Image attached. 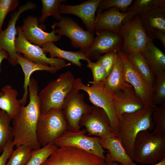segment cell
Returning a JSON list of instances; mask_svg holds the SVG:
<instances>
[{"mask_svg": "<svg viewBox=\"0 0 165 165\" xmlns=\"http://www.w3.org/2000/svg\"><path fill=\"white\" fill-rule=\"evenodd\" d=\"M44 53H49L50 58H57L67 60L71 63L81 68V60L86 61L88 63L91 61L85 54L79 51L77 52L68 51L57 47L52 42H47L42 46Z\"/></svg>", "mask_w": 165, "mask_h": 165, "instance_id": "cell-26", "label": "cell"}, {"mask_svg": "<svg viewBox=\"0 0 165 165\" xmlns=\"http://www.w3.org/2000/svg\"><path fill=\"white\" fill-rule=\"evenodd\" d=\"M11 120L6 112L0 109V152L7 143L13 141Z\"/></svg>", "mask_w": 165, "mask_h": 165, "instance_id": "cell-30", "label": "cell"}, {"mask_svg": "<svg viewBox=\"0 0 165 165\" xmlns=\"http://www.w3.org/2000/svg\"><path fill=\"white\" fill-rule=\"evenodd\" d=\"M38 82L34 78L31 79L28 90L30 101L21 108L12 120L13 143L16 147L24 145L36 150L41 148L36 135L37 123L41 115L38 97Z\"/></svg>", "mask_w": 165, "mask_h": 165, "instance_id": "cell-1", "label": "cell"}, {"mask_svg": "<svg viewBox=\"0 0 165 165\" xmlns=\"http://www.w3.org/2000/svg\"><path fill=\"white\" fill-rule=\"evenodd\" d=\"M118 56L117 53L112 51L100 56L98 61L104 68L107 77L111 73Z\"/></svg>", "mask_w": 165, "mask_h": 165, "instance_id": "cell-39", "label": "cell"}, {"mask_svg": "<svg viewBox=\"0 0 165 165\" xmlns=\"http://www.w3.org/2000/svg\"><path fill=\"white\" fill-rule=\"evenodd\" d=\"M137 14L135 11L121 12L117 8L113 7L95 16L94 33L101 30L119 33L122 26Z\"/></svg>", "mask_w": 165, "mask_h": 165, "instance_id": "cell-18", "label": "cell"}, {"mask_svg": "<svg viewBox=\"0 0 165 165\" xmlns=\"http://www.w3.org/2000/svg\"><path fill=\"white\" fill-rule=\"evenodd\" d=\"M55 165H107L98 156L72 146L57 147L47 160Z\"/></svg>", "mask_w": 165, "mask_h": 165, "instance_id": "cell-7", "label": "cell"}, {"mask_svg": "<svg viewBox=\"0 0 165 165\" xmlns=\"http://www.w3.org/2000/svg\"><path fill=\"white\" fill-rule=\"evenodd\" d=\"M101 0H88L75 5L61 4L59 11L60 14H71L79 17L82 20L87 31L94 34L95 14Z\"/></svg>", "mask_w": 165, "mask_h": 165, "instance_id": "cell-20", "label": "cell"}, {"mask_svg": "<svg viewBox=\"0 0 165 165\" xmlns=\"http://www.w3.org/2000/svg\"><path fill=\"white\" fill-rule=\"evenodd\" d=\"M153 108H144L132 113H124L119 119V137L127 154L133 160V145L140 131L153 129Z\"/></svg>", "mask_w": 165, "mask_h": 165, "instance_id": "cell-2", "label": "cell"}, {"mask_svg": "<svg viewBox=\"0 0 165 165\" xmlns=\"http://www.w3.org/2000/svg\"><path fill=\"white\" fill-rule=\"evenodd\" d=\"M75 79L68 71L50 82L38 94L41 115L55 110L62 109L67 97L75 89Z\"/></svg>", "mask_w": 165, "mask_h": 165, "instance_id": "cell-3", "label": "cell"}, {"mask_svg": "<svg viewBox=\"0 0 165 165\" xmlns=\"http://www.w3.org/2000/svg\"><path fill=\"white\" fill-rule=\"evenodd\" d=\"M14 145L13 141L7 143L0 156V165H6V162L9 158L13 150Z\"/></svg>", "mask_w": 165, "mask_h": 165, "instance_id": "cell-40", "label": "cell"}, {"mask_svg": "<svg viewBox=\"0 0 165 165\" xmlns=\"http://www.w3.org/2000/svg\"><path fill=\"white\" fill-rule=\"evenodd\" d=\"M23 24L20 27L22 34L24 37L31 43L39 46H42L49 42H56L60 40L61 37L54 33L55 23L51 25L52 31L50 33L46 32V25H39L37 16H28L23 20Z\"/></svg>", "mask_w": 165, "mask_h": 165, "instance_id": "cell-17", "label": "cell"}, {"mask_svg": "<svg viewBox=\"0 0 165 165\" xmlns=\"http://www.w3.org/2000/svg\"><path fill=\"white\" fill-rule=\"evenodd\" d=\"M140 19L147 35L156 31L165 33V8H156L140 15Z\"/></svg>", "mask_w": 165, "mask_h": 165, "instance_id": "cell-23", "label": "cell"}, {"mask_svg": "<svg viewBox=\"0 0 165 165\" xmlns=\"http://www.w3.org/2000/svg\"><path fill=\"white\" fill-rule=\"evenodd\" d=\"M141 54L147 61L154 76L156 77L165 72V55L152 41L147 43Z\"/></svg>", "mask_w": 165, "mask_h": 165, "instance_id": "cell-24", "label": "cell"}, {"mask_svg": "<svg viewBox=\"0 0 165 165\" xmlns=\"http://www.w3.org/2000/svg\"><path fill=\"white\" fill-rule=\"evenodd\" d=\"M37 6L32 2H28L24 5L19 7V9L14 11L11 15L6 28L0 32V48L6 51L9 57V62L13 66L18 64L17 62V53L15 48L16 35L17 34L16 27V22L20 15L23 12L35 9Z\"/></svg>", "mask_w": 165, "mask_h": 165, "instance_id": "cell-15", "label": "cell"}, {"mask_svg": "<svg viewBox=\"0 0 165 165\" xmlns=\"http://www.w3.org/2000/svg\"><path fill=\"white\" fill-rule=\"evenodd\" d=\"M154 87L155 91L153 103L156 105L165 102V72L156 76Z\"/></svg>", "mask_w": 165, "mask_h": 165, "instance_id": "cell-36", "label": "cell"}, {"mask_svg": "<svg viewBox=\"0 0 165 165\" xmlns=\"http://www.w3.org/2000/svg\"><path fill=\"white\" fill-rule=\"evenodd\" d=\"M32 150L24 145L13 150L6 165H26L30 160Z\"/></svg>", "mask_w": 165, "mask_h": 165, "instance_id": "cell-33", "label": "cell"}, {"mask_svg": "<svg viewBox=\"0 0 165 165\" xmlns=\"http://www.w3.org/2000/svg\"><path fill=\"white\" fill-rule=\"evenodd\" d=\"M9 57V55L5 50L0 48V72L1 71L0 65L2 61L4 59H8ZM3 93L0 91V96L2 95Z\"/></svg>", "mask_w": 165, "mask_h": 165, "instance_id": "cell-42", "label": "cell"}, {"mask_svg": "<svg viewBox=\"0 0 165 165\" xmlns=\"http://www.w3.org/2000/svg\"><path fill=\"white\" fill-rule=\"evenodd\" d=\"M41 165H55L50 163L47 160L42 163Z\"/></svg>", "mask_w": 165, "mask_h": 165, "instance_id": "cell-44", "label": "cell"}, {"mask_svg": "<svg viewBox=\"0 0 165 165\" xmlns=\"http://www.w3.org/2000/svg\"><path fill=\"white\" fill-rule=\"evenodd\" d=\"M97 35L94 42L85 53L90 60L99 58L104 53L112 51L118 53L122 50L123 39L119 33L101 30L96 32Z\"/></svg>", "mask_w": 165, "mask_h": 165, "instance_id": "cell-16", "label": "cell"}, {"mask_svg": "<svg viewBox=\"0 0 165 165\" xmlns=\"http://www.w3.org/2000/svg\"><path fill=\"white\" fill-rule=\"evenodd\" d=\"M75 88L64 101L62 110L69 131L76 132L80 130V120L83 115L91 111L93 106L84 101V95Z\"/></svg>", "mask_w": 165, "mask_h": 165, "instance_id": "cell-10", "label": "cell"}, {"mask_svg": "<svg viewBox=\"0 0 165 165\" xmlns=\"http://www.w3.org/2000/svg\"><path fill=\"white\" fill-rule=\"evenodd\" d=\"M113 162L111 161H108L107 162V165H112Z\"/></svg>", "mask_w": 165, "mask_h": 165, "instance_id": "cell-45", "label": "cell"}, {"mask_svg": "<svg viewBox=\"0 0 165 165\" xmlns=\"http://www.w3.org/2000/svg\"><path fill=\"white\" fill-rule=\"evenodd\" d=\"M123 60L118 54L111 73L105 80L100 82L105 90L110 94H112L126 87L132 86L124 80L123 75Z\"/></svg>", "mask_w": 165, "mask_h": 165, "instance_id": "cell-25", "label": "cell"}, {"mask_svg": "<svg viewBox=\"0 0 165 165\" xmlns=\"http://www.w3.org/2000/svg\"><path fill=\"white\" fill-rule=\"evenodd\" d=\"M152 40L157 39L160 40L163 47L165 48V33L161 31H156L147 35Z\"/></svg>", "mask_w": 165, "mask_h": 165, "instance_id": "cell-41", "label": "cell"}, {"mask_svg": "<svg viewBox=\"0 0 165 165\" xmlns=\"http://www.w3.org/2000/svg\"><path fill=\"white\" fill-rule=\"evenodd\" d=\"M3 93L0 96V109L4 111L12 120L17 114L21 107L19 100L17 99V90L9 85L3 86Z\"/></svg>", "mask_w": 165, "mask_h": 165, "instance_id": "cell-27", "label": "cell"}, {"mask_svg": "<svg viewBox=\"0 0 165 165\" xmlns=\"http://www.w3.org/2000/svg\"><path fill=\"white\" fill-rule=\"evenodd\" d=\"M123 62V75L125 82L129 83L135 93L141 99L146 108H154L156 106L153 103L155 87L150 86L129 61L121 51L117 53Z\"/></svg>", "mask_w": 165, "mask_h": 165, "instance_id": "cell-12", "label": "cell"}, {"mask_svg": "<svg viewBox=\"0 0 165 165\" xmlns=\"http://www.w3.org/2000/svg\"><path fill=\"white\" fill-rule=\"evenodd\" d=\"M66 0H41L42 4V15L38 19L40 25L44 26V24L47 17L52 16L54 19L60 21L63 16L59 11L60 5Z\"/></svg>", "mask_w": 165, "mask_h": 165, "instance_id": "cell-29", "label": "cell"}, {"mask_svg": "<svg viewBox=\"0 0 165 165\" xmlns=\"http://www.w3.org/2000/svg\"><path fill=\"white\" fill-rule=\"evenodd\" d=\"M133 160L153 165L165 159V136L155 135L148 130L137 135L133 145Z\"/></svg>", "mask_w": 165, "mask_h": 165, "instance_id": "cell-4", "label": "cell"}, {"mask_svg": "<svg viewBox=\"0 0 165 165\" xmlns=\"http://www.w3.org/2000/svg\"><path fill=\"white\" fill-rule=\"evenodd\" d=\"M86 129L73 132L66 130L54 141L58 147H75L95 154L106 160L105 151L100 142V138L86 135Z\"/></svg>", "mask_w": 165, "mask_h": 165, "instance_id": "cell-11", "label": "cell"}, {"mask_svg": "<svg viewBox=\"0 0 165 165\" xmlns=\"http://www.w3.org/2000/svg\"><path fill=\"white\" fill-rule=\"evenodd\" d=\"M19 3L18 0H0V32L7 14L14 11Z\"/></svg>", "mask_w": 165, "mask_h": 165, "instance_id": "cell-38", "label": "cell"}, {"mask_svg": "<svg viewBox=\"0 0 165 165\" xmlns=\"http://www.w3.org/2000/svg\"><path fill=\"white\" fill-rule=\"evenodd\" d=\"M17 36L15 41V48L17 53L22 54L28 59L38 64L53 67H63L70 66L63 59L46 57L43 49L27 40L23 35L20 26L16 27Z\"/></svg>", "mask_w": 165, "mask_h": 165, "instance_id": "cell-13", "label": "cell"}, {"mask_svg": "<svg viewBox=\"0 0 165 165\" xmlns=\"http://www.w3.org/2000/svg\"><path fill=\"white\" fill-rule=\"evenodd\" d=\"M133 0H101L97 7V15L102 13L104 10L115 7L118 8L122 13L127 12Z\"/></svg>", "mask_w": 165, "mask_h": 165, "instance_id": "cell-35", "label": "cell"}, {"mask_svg": "<svg viewBox=\"0 0 165 165\" xmlns=\"http://www.w3.org/2000/svg\"><path fill=\"white\" fill-rule=\"evenodd\" d=\"M100 144L108 150L107 162H118L123 165H137L127 154L121 140L118 136L100 138Z\"/></svg>", "mask_w": 165, "mask_h": 165, "instance_id": "cell-21", "label": "cell"}, {"mask_svg": "<svg viewBox=\"0 0 165 165\" xmlns=\"http://www.w3.org/2000/svg\"><path fill=\"white\" fill-rule=\"evenodd\" d=\"M114 105L119 119L124 113H132L142 109L145 105L132 87H126L112 94Z\"/></svg>", "mask_w": 165, "mask_h": 165, "instance_id": "cell-19", "label": "cell"}, {"mask_svg": "<svg viewBox=\"0 0 165 165\" xmlns=\"http://www.w3.org/2000/svg\"><path fill=\"white\" fill-rule=\"evenodd\" d=\"M152 117L155 127L152 133L165 136V102L153 108Z\"/></svg>", "mask_w": 165, "mask_h": 165, "instance_id": "cell-34", "label": "cell"}, {"mask_svg": "<svg viewBox=\"0 0 165 165\" xmlns=\"http://www.w3.org/2000/svg\"><path fill=\"white\" fill-rule=\"evenodd\" d=\"M54 23L55 27H58L54 29L55 34L68 38L72 46L79 49L81 52L85 53L93 44L94 35L84 30L71 18L63 16L60 21Z\"/></svg>", "mask_w": 165, "mask_h": 165, "instance_id": "cell-9", "label": "cell"}, {"mask_svg": "<svg viewBox=\"0 0 165 165\" xmlns=\"http://www.w3.org/2000/svg\"><path fill=\"white\" fill-rule=\"evenodd\" d=\"M129 61L151 87L155 84L154 75L147 61L141 53L133 52L126 55Z\"/></svg>", "mask_w": 165, "mask_h": 165, "instance_id": "cell-28", "label": "cell"}, {"mask_svg": "<svg viewBox=\"0 0 165 165\" xmlns=\"http://www.w3.org/2000/svg\"><path fill=\"white\" fill-rule=\"evenodd\" d=\"M119 34L123 39L121 51L126 55L133 52L141 53L147 43L153 41L146 34L138 14L126 22Z\"/></svg>", "mask_w": 165, "mask_h": 165, "instance_id": "cell-8", "label": "cell"}, {"mask_svg": "<svg viewBox=\"0 0 165 165\" xmlns=\"http://www.w3.org/2000/svg\"><path fill=\"white\" fill-rule=\"evenodd\" d=\"M74 87L86 93L90 102L104 110L108 117L111 127L118 134L119 119L112 94L107 92L100 82L88 86L84 84L79 77L75 79Z\"/></svg>", "mask_w": 165, "mask_h": 165, "instance_id": "cell-6", "label": "cell"}, {"mask_svg": "<svg viewBox=\"0 0 165 165\" xmlns=\"http://www.w3.org/2000/svg\"><path fill=\"white\" fill-rule=\"evenodd\" d=\"M17 53V62L21 66L24 75L23 88L24 92L22 98L19 100L22 105L24 106L27 102L28 87L31 74L36 71H45L55 73L62 69L63 67H53L39 64L28 59L22 54Z\"/></svg>", "mask_w": 165, "mask_h": 165, "instance_id": "cell-22", "label": "cell"}, {"mask_svg": "<svg viewBox=\"0 0 165 165\" xmlns=\"http://www.w3.org/2000/svg\"><path fill=\"white\" fill-rule=\"evenodd\" d=\"M79 125L86 127L88 136H95L100 138L119 137L118 134L111 127L105 112L94 105L91 111L82 116Z\"/></svg>", "mask_w": 165, "mask_h": 165, "instance_id": "cell-14", "label": "cell"}, {"mask_svg": "<svg viewBox=\"0 0 165 165\" xmlns=\"http://www.w3.org/2000/svg\"><path fill=\"white\" fill-rule=\"evenodd\" d=\"M67 130V125L62 109L52 110L40 115L36 127V137L43 147L54 142Z\"/></svg>", "mask_w": 165, "mask_h": 165, "instance_id": "cell-5", "label": "cell"}, {"mask_svg": "<svg viewBox=\"0 0 165 165\" xmlns=\"http://www.w3.org/2000/svg\"><path fill=\"white\" fill-rule=\"evenodd\" d=\"M112 165H126L119 163L116 162H113ZM153 165H165V159H163L157 163Z\"/></svg>", "mask_w": 165, "mask_h": 165, "instance_id": "cell-43", "label": "cell"}, {"mask_svg": "<svg viewBox=\"0 0 165 165\" xmlns=\"http://www.w3.org/2000/svg\"><path fill=\"white\" fill-rule=\"evenodd\" d=\"M57 147L53 142L40 149L32 150L31 156L26 165H41L48 159Z\"/></svg>", "mask_w": 165, "mask_h": 165, "instance_id": "cell-32", "label": "cell"}, {"mask_svg": "<svg viewBox=\"0 0 165 165\" xmlns=\"http://www.w3.org/2000/svg\"><path fill=\"white\" fill-rule=\"evenodd\" d=\"M158 7L165 8V0H134L127 11H135L140 16Z\"/></svg>", "mask_w": 165, "mask_h": 165, "instance_id": "cell-31", "label": "cell"}, {"mask_svg": "<svg viewBox=\"0 0 165 165\" xmlns=\"http://www.w3.org/2000/svg\"><path fill=\"white\" fill-rule=\"evenodd\" d=\"M87 67L91 70L93 77V81L89 83L92 84L98 83L107 78L104 68L98 61L95 62H88Z\"/></svg>", "mask_w": 165, "mask_h": 165, "instance_id": "cell-37", "label": "cell"}]
</instances>
